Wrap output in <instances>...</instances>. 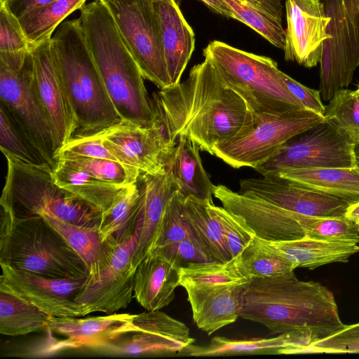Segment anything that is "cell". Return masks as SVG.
Here are the masks:
<instances>
[{
	"instance_id": "52",
	"label": "cell",
	"mask_w": 359,
	"mask_h": 359,
	"mask_svg": "<svg viewBox=\"0 0 359 359\" xmlns=\"http://www.w3.org/2000/svg\"><path fill=\"white\" fill-rule=\"evenodd\" d=\"M354 154H355V166L359 171V137L357 140V142H356V144L355 146Z\"/></svg>"
},
{
	"instance_id": "23",
	"label": "cell",
	"mask_w": 359,
	"mask_h": 359,
	"mask_svg": "<svg viewBox=\"0 0 359 359\" xmlns=\"http://www.w3.org/2000/svg\"><path fill=\"white\" fill-rule=\"evenodd\" d=\"M167 71L174 86L182 75L195 48V34L175 0H151Z\"/></svg>"
},
{
	"instance_id": "39",
	"label": "cell",
	"mask_w": 359,
	"mask_h": 359,
	"mask_svg": "<svg viewBox=\"0 0 359 359\" xmlns=\"http://www.w3.org/2000/svg\"><path fill=\"white\" fill-rule=\"evenodd\" d=\"M67 165L86 171L95 177L125 187L135 184L140 173L117 161L86 157L64 156L57 158Z\"/></svg>"
},
{
	"instance_id": "27",
	"label": "cell",
	"mask_w": 359,
	"mask_h": 359,
	"mask_svg": "<svg viewBox=\"0 0 359 359\" xmlns=\"http://www.w3.org/2000/svg\"><path fill=\"white\" fill-rule=\"evenodd\" d=\"M311 339L299 332L278 334L271 338L232 339L215 337L205 346H189L184 352L191 356H223L246 354H284L287 351L303 347Z\"/></svg>"
},
{
	"instance_id": "50",
	"label": "cell",
	"mask_w": 359,
	"mask_h": 359,
	"mask_svg": "<svg viewBox=\"0 0 359 359\" xmlns=\"http://www.w3.org/2000/svg\"><path fill=\"white\" fill-rule=\"evenodd\" d=\"M214 12L226 18L235 19L234 15L222 0H201Z\"/></svg>"
},
{
	"instance_id": "46",
	"label": "cell",
	"mask_w": 359,
	"mask_h": 359,
	"mask_svg": "<svg viewBox=\"0 0 359 359\" xmlns=\"http://www.w3.org/2000/svg\"><path fill=\"white\" fill-rule=\"evenodd\" d=\"M64 156H82L117 161L104 145L98 132L74 135L57 151L56 162L57 158Z\"/></svg>"
},
{
	"instance_id": "22",
	"label": "cell",
	"mask_w": 359,
	"mask_h": 359,
	"mask_svg": "<svg viewBox=\"0 0 359 359\" xmlns=\"http://www.w3.org/2000/svg\"><path fill=\"white\" fill-rule=\"evenodd\" d=\"M135 314L111 313L103 316L54 317L48 320V330L66 337L54 349L88 348L97 349L127 334L136 332Z\"/></svg>"
},
{
	"instance_id": "10",
	"label": "cell",
	"mask_w": 359,
	"mask_h": 359,
	"mask_svg": "<svg viewBox=\"0 0 359 359\" xmlns=\"http://www.w3.org/2000/svg\"><path fill=\"white\" fill-rule=\"evenodd\" d=\"M324 119L304 108L254 114V123L248 130L215 145L212 154L234 168L255 169L290 139Z\"/></svg>"
},
{
	"instance_id": "13",
	"label": "cell",
	"mask_w": 359,
	"mask_h": 359,
	"mask_svg": "<svg viewBox=\"0 0 359 359\" xmlns=\"http://www.w3.org/2000/svg\"><path fill=\"white\" fill-rule=\"evenodd\" d=\"M0 99L23 136L53 168L56 163L53 133L36 90L32 52L20 69L0 64Z\"/></svg>"
},
{
	"instance_id": "26",
	"label": "cell",
	"mask_w": 359,
	"mask_h": 359,
	"mask_svg": "<svg viewBox=\"0 0 359 359\" xmlns=\"http://www.w3.org/2000/svg\"><path fill=\"white\" fill-rule=\"evenodd\" d=\"M265 241L295 268L311 270L333 262H347L351 255L359 252V245L355 242L324 241L306 236L290 241Z\"/></svg>"
},
{
	"instance_id": "4",
	"label": "cell",
	"mask_w": 359,
	"mask_h": 359,
	"mask_svg": "<svg viewBox=\"0 0 359 359\" xmlns=\"http://www.w3.org/2000/svg\"><path fill=\"white\" fill-rule=\"evenodd\" d=\"M51 39L78 133H95L121 121L88 48L79 18L62 22Z\"/></svg>"
},
{
	"instance_id": "9",
	"label": "cell",
	"mask_w": 359,
	"mask_h": 359,
	"mask_svg": "<svg viewBox=\"0 0 359 359\" xmlns=\"http://www.w3.org/2000/svg\"><path fill=\"white\" fill-rule=\"evenodd\" d=\"M358 133L324 119L294 136L255 170L262 177L313 168H356L354 149Z\"/></svg>"
},
{
	"instance_id": "3",
	"label": "cell",
	"mask_w": 359,
	"mask_h": 359,
	"mask_svg": "<svg viewBox=\"0 0 359 359\" xmlns=\"http://www.w3.org/2000/svg\"><path fill=\"white\" fill-rule=\"evenodd\" d=\"M80 11L87 45L117 113L122 120L151 126L156 115L144 78L109 11L97 0Z\"/></svg>"
},
{
	"instance_id": "47",
	"label": "cell",
	"mask_w": 359,
	"mask_h": 359,
	"mask_svg": "<svg viewBox=\"0 0 359 359\" xmlns=\"http://www.w3.org/2000/svg\"><path fill=\"white\" fill-rule=\"evenodd\" d=\"M151 252V251H150ZM175 263L184 267L193 263L215 261L205 251L198 238H186L178 243L156 251Z\"/></svg>"
},
{
	"instance_id": "40",
	"label": "cell",
	"mask_w": 359,
	"mask_h": 359,
	"mask_svg": "<svg viewBox=\"0 0 359 359\" xmlns=\"http://www.w3.org/2000/svg\"><path fill=\"white\" fill-rule=\"evenodd\" d=\"M297 217L308 237L359 243V231L355 224L345 216L311 217L298 214Z\"/></svg>"
},
{
	"instance_id": "17",
	"label": "cell",
	"mask_w": 359,
	"mask_h": 359,
	"mask_svg": "<svg viewBox=\"0 0 359 359\" xmlns=\"http://www.w3.org/2000/svg\"><path fill=\"white\" fill-rule=\"evenodd\" d=\"M51 38L36 44L32 53L35 87L52 127L56 154L74 135L78 125L61 78Z\"/></svg>"
},
{
	"instance_id": "24",
	"label": "cell",
	"mask_w": 359,
	"mask_h": 359,
	"mask_svg": "<svg viewBox=\"0 0 359 359\" xmlns=\"http://www.w3.org/2000/svg\"><path fill=\"white\" fill-rule=\"evenodd\" d=\"M136 184L140 195L137 218L141 221V232L133 257L137 267L149 252L165 206L178 187L172 177L170 159L161 172L140 174Z\"/></svg>"
},
{
	"instance_id": "42",
	"label": "cell",
	"mask_w": 359,
	"mask_h": 359,
	"mask_svg": "<svg viewBox=\"0 0 359 359\" xmlns=\"http://www.w3.org/2000/svg\"><path fill=\"white\" fill-rule=\"evenodd\" d=\"M0 148L30 163H45L23 136L5 107H0Z\"/></svg>"
},
{
	"instance_id": "21",
	"label": "cell",
	"mask_w": 359,
	"mask_h": 359,
	"mask_svg": "<svg viewBox=\"0 0 359 359\" xmlns=\"http://www.w3.org/2000/svg\"><path fill=\"white\" fill-rule=\"evenodd\" d=\"M213 196L225 209L242 217L261 239L276 242L305 236L297 213L256 196L233 191L222 184L215 185Z\"/></svg>"
},
{
	"instance_id": "33",
	"label": "cell",
	"mask_w": 359,
	"mask_h": 359,
	"mask_svg": "<svg viewBox=\"0 0 359 359\" xmlns=\"http://www.w3.org/2000/svg\"><path fill=\"white\" fill-rule=\"evenodd\" d=\"M50 317L25 299L0 290L1 334L15 337L48 330Z\"/></svg>"
},
{
	"instance_id": "49",
	"label": "cell",
	"mask_w": 359,
	"mask_h": 359,
	"mask_svg": "<svg viewBox=\"0 0 359 359\" xmlns=\"http://www.w3.org/2000/svg\"><path fill=\"white\" fill-rule=\"evenodd\" d=\"M55 0H0V5L5 6L18 20Z\"/></svg>"
},
{
	"instance_id": "15",
	"label": "cell",
	"mask_w": 359,
	"mask_h": 359,
	"mask_svg": "<svg viewBox=\"0 0 359 359\" xmlns=\"http://www.w3.org/2000/svg\"><path fill=\"white\" fill-rule=\"evenodd\" d=\"M97 132L119 163L140 174L163 170L177 144L167 138L156 120L149 126L121 120Z\"/></svg>"
},
{
	"instance_id": "2",
	"label": "cell",
	"mask_w": 359,
	"mask_h": 359,
	"mask_svg": "<svg viewBox=\"0 0 359 359\" xmlns=\"http://www.w3.org/2000/svg\"><path fill=\"white\" fill-rule=\"evenodd\" d=\"M273 334L299 332L311 343L343 328L333 293L323 285L299 280L294 271L249 283L240 315Z\"/></svg>"
},
{
	"instance_id": "32",
	"label": "cell",
	"mask_w": 359,
	"mask_h": 359,
	"mask_svg": "<svg viewBox=\"0 0 359 359\" xmlns=\"http://www.w3.org/2000/svg\"><path fill=\"white\" fill-rule=\"evenodd\" d=\"M185 209L190 224L208 254L215 261L231 260L213 202L189 196L185 198Z\"/></svg>"
},
{
	"instance_id": "37",
	"label": "cell",
	"mask_w": 359,
	"mask_h": 359,
	"mask_svg": "<svg viewBox=\"0 0 359 359\" xmlns=\"http://www.w3.org/2000/svg\"><path fill=\"white\" fill-rule=\"evenodd\" d=\"M185 198L177 191L169 200L149 252L160 250L186 238H198L187 216Z\"/></svg>"
},
{
	"instance_id": "20",
	"label": "cell",
	"mask_w": 359,
	"mask_h": 359,
	"mask_svg": "<svg viewBox=\"0 0 359 359\" xmlns=\"http://www.w3.org/2000/svg\"><path fill=\"white\" fill-rule=\"evenodd\" d=\"M238 192L256 196L291 212L311 217L344 216L349 205L339 198L280 177L241 180Z\"/></svg>"
},
{
	"instance_id": "44",
	"label": "cell",
	"mask_w": 359,
	"mask_h": 359,
	"mask_svg": "<svg viewBox=\"0 0 359 359\" xmlns=\"http://www.w3.org/2000/svg\"><path fill=\"white\" fill-rule=\"evenodd\" d=\"M216 212L226 248L231 258H234L248 246L255 233L240 215L223 206H216Z\"/></svg>"
},
{
	"instance_id": "36",
	"label": "cell",
	"mask_w": 359,
	"mask_h": 359,
	"mask_svg": "<svg viewBox=\"0 0 359 359\" xmlns=\"http://www.w3.org/2000/svg\"><path fill=\"white\" fill-rule=\"evenodd\" d=\"M140 203L137 184L128 187L116 203L102 215L98 231L104 242L113 237L121 241L135 231Z\"/></svg>"
},
{
	"instance_id": "35",
	"label": "cell",
	"mask_w": 359,
	"mask_h": 359,
	"mask_svg": "<svg viewBox=\"0 0 359 359\" xmlns=\"http://www.w3.org/2000/svg\"><path fill=\"white\" fill-rule=\"evenodd\" d=\"M237 258L242 269L252 279L280 276L296 269L264 240L256 236Z\"/></svg>"
},
{
	"instance_id": "41",
	"label": "cell",
	"mask_w": 359,
	"mask_h": 359,
	"mask_svg": "<svg viewBox=\"0 0 359 359\" xmlns=\"http://www.w3.org/2000/svg\"><path fill=\"white\" fill-rule=\"evenodd\" d=\"M313 353H359V323L309 345L287 351L285 355Z\"/></svg>"
},
{
	"instance_id": "5",
	"label": "cell",
	"mask_w": 359,
	"mask_h": 359,
	"mask_svg": "<svg viewBox=\"0 0 359 359\" xmlns=\"http://www.w3.org/2000/svg\"><path fill=\"white\" fill-rule=\"evenodd\" d=\"M2 152L7 160V174L0 204L15 217L48 215L78 226L99 227L102 213L59 187L48 163H30Z\"/></svg>"
},
{
	"instance_id": "30",
	"label": "cell",
	"mask_w": 359,
	"mask_h": 359,
	"mask_svg": "<svg viewBox=\"0 0 359 359\" xmlns=\"http://www.w3.org/2000/svg\"><path fill=\"white\" fill-rule=\"evenodd\" d=\"M235 19L246 25L274 46L284 49L283 0H222Z\"/></svg>"
},
{
	"instance_id": "14",
	"label": "cell",
	"mask_w": 359,
	"mask_h": 359,
	"mask_svg": "<svg viewBox=\"0 0 359 359\" xmlns=\"http://www.w3.org/2000/svg\"><path fill=\"white\" fill-rule=\"evenodd\" d=\"M111 15L144 79L160 89L171 82L151 0H97Z\"/></svg>"
},
{
	"instance_id": "38",
	"label": "cell",
	"mask_w": 359,
	"mask_h": 359,
	"mask_svg": "<svg viewBox=\"0 0 359 359\" xmlns=\"http://www.w3.org/2000/svg\"><path fill=\"white\" fill-rule=\"evenodd\" d=\"M41 217L81 257L88 271L95 266L103 253L105 245V241H102L98 228L78 226L48 215Z\"/></svg>"
},
{
	"instance_id": "18",
	"label": "cell",
	"mask_w": 359,
	"mask_h": 359,
	"mask_svg": "<svg viewBox=\"0 0 359 359\" xmlns=\"http://www.w3.org/2000/svg\"><path fill=\"white\" fill-rule=\"evenodd\" d=\"M284 58L306 68L320 63L330 18L318 0H285Z\"/></svg>"
},
{
	"instance_id": "6",
	"label": "cell",
	"mask_w": 359,
	"mask_h": 359,
	"mask_svg": "<svg viewBox=\"0 0 359 359\" xmlns=\"http://www.w3.org/2000/svg\"><path fill=\"white\" fill-rule=\"evenodd\" d=\"M251 280L236 257L181 267L180 286L187 292L194 323L210 335L240 316Z\"/></svg>"
},
{
	"instance_id": "19",
	"label": "cell",
	"mask_w": 359,
	"mask_h": 359,
	"mask_svg": "<svg viewBox=\"0 0 359 359\" xmlns=\"http://www.w3.org/2000/svg\"><path fill=\"white\" fill-rule=\"evenodd\" d=\"M135 334L130 339H119L96 349L116 354H176L184 350L195 339L189 327L160 310L135 314Z\"/></svg>"
},
{
	"instance_id": "29",
	"label": "cell",
	"mask_w": 359,
	"mask_h": 359,
	"mask_svg": "<svg viewBox=\"0 0 359 359\" xmlns=\"http://www.w3.org/2000/svg\"><path fill=\"white\" fill-rule=\"evenodd\" d=\"M52 172L54 181L59 187L86 201L102 215L116 203L128 187L101 180L60 160L57 161Z\"/></svg>"
},
{
	"instance_id": "45",
	"label": "cell",
	"mask_w": 359,
	"mask_h": 359,
	"mask_svg": "<svg viewBox=\"0 0 359 359\" xmlns=\"http://www.w3.org/2000/svg\"><path fill=\"white\" fill-rule=\"evenodd\" d=\"M32 48L19 20L0 5V53H27Z\"/></svg>"
},
{
	"instance_id": "43",
	"label": "cell",
	"mask_w": 359,
	"mask_h": 359,
	"mask_svg": "<svg viewBox=\"0 0 359 359\" xmlns=\"http://www.w3.org/2000/svg\"><path fill=\"white\" fill-rule=\"evenodd\" d=\"M324 118L359 134V101L354 90L346 88L337 90L325 106Z\"/></svg>"
},
{
	"instance_id": "54",
	"label": "cell",
	"mask_w": 359,
	"mask_h": 359,
	"mask_svg": "<svg viewBox=\"0 0 359 359\" xmlns=\"http://www.w3.org/2000/svg\"><path fill=\"white\" fill-rule=\"evenodd\" d=\"M355 226H356L357 229H358V231H359V222L355 223Z\"/></svg>"
},
{
	"instance_id": "11",
	"label": "cell",
	"mask_w": 359,
	"mask_h": 359,
	"mask_svg": "<svg viewBox=\"0 0 359 359\" xmlns=\"http://www.w3.org/2000/svg\"><path fill=\"white\" fill-rule=\"evenodd\" d=\"M141 232L137 218L132 235L118 241L111 237L105 241L103 253L95 266L88 271L75 301L86 306L90 313H114L126 309L133 298L136 266L134 253Z\"/></svg>"
},
{
	"instance_id": "16",
	"label": "cell",
	"mask_w": 359,
	"mask_h": 359,
	"mask_svg": "<svg viewBox=\"0 0 359 359\" xmlns=\"http://www.w3.org/2000/svg\"><path fill=\"white\" fill-rule=\"evenodd\" d=\"M0 290L32 303L54 317H83L88 309L75 301L86 278H57L0 264Z\"/></svg>"
},
{
	"instance_id": "48",
	"label": "cell",
	"mask_w": 359,
	"mask_h": 359,
	"mask_svg": "<svg viewBox=\"0 0 359 359\" xmlns=\"http://www.w3.org/2000/svg\"><path fill=\"white\" fill-rule=\"evenodd\" d=\"M280 76L289 92L304 108L324 116L325 106L322 102L319 90L309 88L283 72Z\"/></svg>"
},
{
	"instance_id": "8",
	"label": "cell",
	"mask_w": 359,
	"mask_h": 359,
	"mask_svg": "<svg viewBox=\"0 0 359 359\" xmlns=\"http://www.w3.org/2000/svg\"><path fill=\"white\" fill-rule=\"evenodd\" d=\"M0 264L50 278L88 276L81 257L41 216L15 217L9 237L0 244Z\"/></svg>"
},
{
	"instance_id": "34",
	"label": "cell",
	"mask_w": 359,
	"mask_h": 359,
	"mask_svg": "<svg viewBox=\"0 0 359 359\" xmlns=\"http://www.w3.org/2000/svg\"><path fill=\"white\" fill-rule=\"evenodd\" d=\"M86 0H55L19 20L23 31L34 47L51 38L62 20L76 10H80Z\"/></svg>"
},
{
	"instance_id": "51",
	"label": "cell",
	"mask_w": 359,
	"mask_h": 359,
	"mask_svg": "<svg viewBox=\"0 0 359 359\" xmlns=\"http://www.w3.org/2000/svg\"><path fill=\"white\" fill-rule=\"evenodd\" d=\"M344 216L355 224L359 222V201L348 205Z\"/></svg>"
},
{
	"instance_id": "53",
	"label": "cell",
	"mask_w": 359,
	"mask_h": 359,
	"mask_svg": "<svg viewBox=\"0 0 359 359\" xmlns=\"http://www.w3.org/2000/svg\"><path fill=\"white\" fill-rule=\"evenodd\" d=\"M354 93L358 100L359 101V86H358L357 89L354 90Z\"/></svg>"
},
{
	"instance_id": "1",
	"label": "cell",
	"mask_w": 359,
	"mask_h": 359,
	"mask_svg": "<svg viewBox=\"0 0 359 359\" xmlns=\"http://www.w3.org/2000/svg\"><path fill=\"white\" fill-rule=\"evenodd\" d=\"M156 120L167 138L177 143L186 135L213 155L215 145L248 130L254 114L245 100L227 87L206 57L188 77L153 94Z\"/></svg>"
},
{
	"instance_id": "31",
	"label": "cell",
	"mask_w": 359,
	"mask_h": 359,
	"mask_svg": "<svg viewBox=\"0 0 359 359\" xmlns=\"http://www.w3.org/2000/svg\"><path fill=\"white\" fill-rule=\"evenodd\" d=\"M276 177L339 198L351 204L359 201L357 168H313L291 170Z\"/></svg>"
},
{
	"instance_id": "12",
	"label": "cell",
	"mask_w": 359,
	"mask_h": 359,
	"mask_svg": "<svg viewBox=\"0 0 359 359\" xmlns=\"http://www.w3.org/2000/svg\"><path fill=\"white\" fill-rule=\"evenodd\" d=\"M330 18L320 62V93L330 100L347 87L359 66V0H318Z\"/></svg>"
},
{
	"instance_id": "28",
	"label": "cell",
	"mask_w": 359,
	"mask_h": 359,
	"mask_svg": "<svg viewBox=\"0 0 359 359\" xmlns=\"http://www.w3.org/2000/svg\"><path fill=\"white\" fill-rule=\"evenodd\" d=\"M198 145L186 135H180L170 158L178 191L185 198L194 196L212 201L214 185L203 168Z\"/></svg>"
},
{
	"instance_id": "7",
	"label": "cell",
	"mask_w": 359,
	"mask_h": 359,
	"mask_svg": "<svg viewBox=\"0 0 359 359\" xmlns=\"http://www.w3.org/2000/svg\"><path fill=\"white\" fill-rule=\"evenodd\" d=\"M203 54L224 83L245 100L253 114L304 108L287 90L277 62L271 57L216 40L208 44Z\"/></svg>"
},
{
	"instance_id": "25",
	"label": "cell",
	"mask_w": 359,
	"mask_h": 359,
	"mask_svg": "<svg viewBox=\"0 0 359 359\" xmlns=\"http://www.w3.org/2000/svg\"><path fill=\"white\" fill-rule=\"evenodd\" d=\"M180 269L163 255L149 252L135 273L133 292L138 303L147 311L168 306L180 286Z\"/></svg>"
}]
</instances>
